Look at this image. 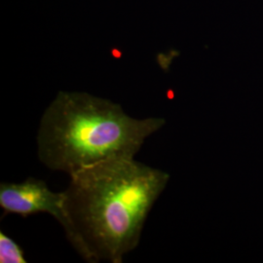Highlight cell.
Returning <instances> with one entry per match:
<instances>
[{"mask_svg":"<svg viewBox=\"0 0 263 263\" xmlns=\"http://www.w3.org/2000/svg\"><path fill=\"white\" fill-rule=\"evenodd\" d=\"M166 124L138 119L120 104L81 92H60L43 113L37 153L48 169L71 175L113 159L135 158L144 141Z\"/></svg>","mask_w":263,"mask_h":263,"instance_id":"cell-2","label":"cell"},{"mask_svg":"<svg viewBox=\"0 0 263 263\" xmlns=\"http://www.w3.org/2000/svg\"><path fill=\"white\" fill-rule=\"evenodd\" d=\"M66 194L70 244L88 262H123L140 243L170 175L136 161L108 160L71 174Z\"/></svg>","mask_w":263,"mask_h":263,"instance_id":"cell-1","label":"cell"},{"mask_svg":"<svg viewBox=\"0 0 263 263\" xmlns=\"http://www.w3.org/2000/svg\"><path fill=\"white\" fill-rule=\"evenodd\" d=\"M0 262L26 263L24 252L12 238L0 232Z\"/></svg>","mask_w":263,"mask_h":263,"instance_id":"cell-4","label":"cell"},{"mask_svg":"<svg viewBox=\"0 0 263 263\" xmlns=\"http://www.w3.org/2000/svg\"><path fill=\"white\" fill-rule=\"evenodd\" d=\"M0 207L7 214L27 217L39 213L53 216L65 230L70 243L73 232L66 206L65 192H54L41 179L28 178L20 182L0 184Z\"/></svg>","mask_w":263,"mask_h":263,"instance_id":"cell-3","label":"cell"}]
</instances>
